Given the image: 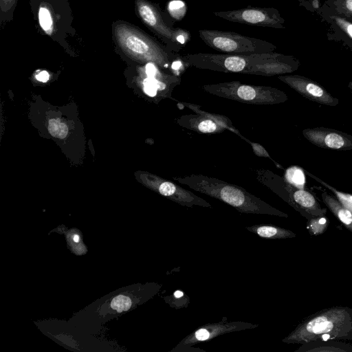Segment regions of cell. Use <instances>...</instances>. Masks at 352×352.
<instances>
[{"mask_svg": "<svg viewBox=\"0 0 352 352\" xmlns=\"http://www.w3.org/2000/svg\"><path fill=\"white\" fill-rule=\"evenodd\" d=\"M256 179L275 192L308 220L324 217L326 210L322 208L309 192L298 188L274 173L263 168L255 170Z\"/></svg>", "mask_w": 352, "mask_h": 352, "instance_id": "obj_6", "label": "cell"}, {"mask_svg": "<svg viewBox=\"0 0 352 352\" xmlns=\"http://www.w3.org/2000/svg\"><path fill=\"white\" fill-rule=\"evenodd\" d=\"M186 65L219 72L272 76L292 72L299 66L293 56L274 52L248 55L196 53L181 56Z\"/></svg>", "mask_w": 352, "mask_h": 352, "instance_id": "obj_1", "label": "cell"}, {"mask_svg": "<svg viewBox=\"0 0 352 352\" xmlns=\"http://www.w3.org/2000/svg\"><path fill=\"white\" fill-rule=\"evenodd\" d=\"M298 1H300V3H302V2H303V1H307V0H298Z\"/></svg>", "mask_w": 352, "mask_h": 352, "instance_id": "obj_31", "label": "cell"}, {"mask_svg": "<svg viewBox=\"0 0 352 352\" xmlns=\"http://www.w3.org/2000/svg\"><path fill=\"white\" fill-rule=\"evenodd\" d=\"M320 16L328 22L335 31L341 34V40L352 47V21L338 14L332 13L322 7L318 10Z\"/></svg>", "mask_w": 352, "mask_h": 352, "instance_id": "obj_16", "label": "cell"}, {"mask_svg": "<svg viewBox=\"0 0 352 352\" xmlns=\"http://www.w3.org/2000/svg\"><path fill=\"white\" fill-rule=\"evenodd\" d=\"M278 78L309 100L328 105L338 104V100L333 98L320 85L305 77L298 75H279Z\"/></svg>", "mask_w": 352, "mask_h": 352, "instance_id": "obj_14", "label": "cell"}, {"mask_svg": "<svg viewBox=\"0 0 352 352\" xmlns=\"http://www.w3.org/2000/svg\"><path fill=\"white\" fill-rule=\"evenodd\" d=\"M227 21L263 28H285V19L274 8L248 6L244 8L212 12Z\"/></svg>", "mask_w": 352, "mask_h": 352, "instance_id": "obj_10", "label": "cell"}, {"mask_svg": "<svg viewBox=\"0 0 352 352\" xmlns=\"http://www.w3.org/2000/svg\"><path fill=\"white\" fill-rule=\"evenodd\" d=\"M78 240H79V237H78V235H75V236H74V241L75 242H78Z\"/></svg>", "mask_w": 352, "mask_h": 352, "instance_id": "obj_30", "label": "cell"}, {"mask_svg": "<svg viewBox=\"0 0 352 352\" xmlns=\"http://www.w3.org/2000/svg\"><path fill=\"white\" fill-rule=\"evenodd\" d=\"M258 324H252L243 321H228L224 318L220 322L204 324L184 337L170 352H206L199 348L192 346L198 343L208 342L210 340L235 331L255 329Z\"/></svg>", "mask_w": 352, "mask_h": 352, "instance_id": "obj_8", "label": "cell"}, {"mask_svg": "<svg viewBox=\"0 0 352 352\" xmlns=\"http://www.w3.org/2000/svg\"><path fill=\"white\" fill-rule=\"evenodd\" d=\"M303 133L310 142L318 146L333 149L352 148V138H348L345 134L335 131L315 129L305 130Z\"/></svg>", "mask_w": 352, "mask_h": 352, "instance_id": "obj_15", "label": "cell"}, {"mask_svg": "<svg viewBox=\"0 0 352 352\" xmlns=\"http://www.w3.org/2000/svg\"><path fill=\"white\" fill-rule=\"evenodd\" d=\"M322 198L327 206L342 223L352 232V212L341 202L326 192L322 194Z\"/></svg>", "mask_w": 352, "mask_h": 352, "instance_id": "obj_18", "label": "cell"}, {"mask_svg": "<svg viewBox=\"0 0 352 352\" xmlns=\"http://www.w3.org/2000/svg\"><path fill=\"white\" fill-rule=\"evenodd\" d=\"M352 340V309L332 307L304 320L283 342L307 344L328 340Z\"/></svg>", "mask_w": 352, "mask_h": 352, "instance_id": "obj_3", "label": "cell"}, {"mask_svg": "<svg viewBox=\"0 0 352 352\" xmlns=\"http://www.w3.org/2000/svg\"><path fill=\"white\" fill-rule=\"evenodd\" d=\"M245 229L261 238L280 239L293 238L296 234L291 230L270 224H257L245 227Z\"/></svg>", "mask_w": 352, "mask_h": 352, "instance_id": "obj_17", "label": "cell"}, {"mask_svg": "<svg viewBox=\"0 0 352 352\" xmlns=\"http://www.w3.org/2000/svg\"><path fill=\"white\" fill-rule=\"evenodd\" d=\"M131 306V299L126 296H116L111 302V307L118 312L128 310Z\"/></svg>", "mask_w": 352, "mask_h": 352, "instance_id": "obj_24", "label": "cell"}, {"mask_svg": "<svg viewBox=\"0 0 352 352\" xmlns=\"http://www.w3.org/2000/svg\"><path fill=\"white\" fill-rule=\"evenodd\" d=\"M146 78L143 80V91L151 98L173 99L172 93L181 83V78L174 73H164L155 64L148 63L145 66Z\"/></svg>", "mask_w": 352, "mask_h": 352, "instance_id": "obj_13", "label": "cell"}, {"mask_svg": "<svg viewBox=\"0 0 352 352\" xmlns=\"http://www.w3.org/2000/svg\"><path fill=\"white\" fill-rule=\"evenodd\" d=\"M38 20L42 29L47 34H51L54 30V22L50 11L47 7H40L38 10Z\"/></svg>", "mask_w": 352, "mask_h": 352, "instance_id": "obj_21", "label": "cell"}, {"mask_svg": "<svg viewBox=\"0 0 352 352\" xmlns=\"http://www.w3.org/2000/svg\"><path fill=\"white\" fill-rule=\"evenodd\" d=\"M113 34L123 52L138 60L153 63L163 69L177 61L174 52L168 50L142 30L125 23L113 25Z\"/></svg>", "mask_w": 352, "mask_h": 352, "instance_id": "obj_4", "label": "cell"}, {"mask_svg": "<svg viewBox=\"0 0 352 352\" xmlns=\"http://www.w3.org/2000/svg\"><path fill=\"white\" fill-rule=\"evenodd\" d=\"M286 181L295 187H301L305 183L302 171L298 167H290L285 173Z\"/></svg>", "mask_w": 352, "mask_h": 352, "instance_id": "obj_22", "label": "cell"}, {"mask_svg": "<svg viewBox=\"0 0 352 352\" xmlns=\"http://www.w3.org/2000/svg\"><path fill=\"white\" fill-rule=\"evenodd\" d=\"M67 133H68V129H67V125L65 123L60 122V131H59V133L58 135V138H60V139L65 138L67 136Z\"/></svg>", "mask_w": 352, "mask_h": 352, "instance_id": "obj_29", "label": "cell"}, {"mask_svg": "<svg viewBox=\"0 0 352 352\" xmlns=\"http://www.w3.org/2000/svg\"><path fill=\"white\" fill-rule=\"evenodd\" d=\"M201 89L213 96L245 104L268 105L287 100L286 94L276 88L248 85L237 80L204 85Z\"/></svg>", "mask_w": 352, "mask_h": 352, "instance_id": "obj_5", "label": "cell"}, {"mask_svg": "<svg viewBox=\"0 0 352 352\" xmlns=\"http://www.w3.org/2000/svg\"><path fill=\"white\" fill-rule=\"evenodd\" d=\"M137 13L143 23L157 34L170 50L178 52L181 47L176 41L177 28H170L163 20L157 6L146 0H135Z\"/></svg>", "mask_w": 352, "mask_h": 352, "instance_id": "obj_11", "label": "cell"}, {"mask_svg": "<svg viewBox=\"0 0 352 352\" xmlns=\"http://www.w3.org/2000/svg\"><path fill=\"white\" fill-rule=\"evenodd\" d=\"M16 0H0L1 10L2 12L10 11L14 6Z\"/></svg>", "mask_w": 352, "mask_h": 352, "instance_id": "obj_27", "label": "cell"}, {"mask_svg": "<svg viewBox=\"0 0 352 352\" xmlns=\"http://www.w3.org/2000/svg\"><path fill=\"white\" fill-rule=\"evenodd\" d=\"M36 79L43 82H45L49 80L50 75L47 72L42 71L36 76Z\"/></svg>", "mask_w": 352, "mask_h": 352, "instance_id": "obj_28", "label": "cell"}, {"mask_svg": "<svg viewBox=\"0 0 352 352\" xmlns=\"http://www.w3.org/2000/svg\"><path fill=\"white\" fill-rule=\"evenodd\" d=\"M201 39L210 47L226 54L248 55L274 52L276 47L263 39L214 30H199Z\"/></svg>", "mask_w": 352, "mask_h": 352, "instance_id": "obj_7", "label": "cell"}, {"mask_svg": "<svg viewBox=\"0 0 352 352\" xmlns=\"http://www.w3.org/2000/svg\"><path fill=\"white\" fill-rule=\"evenodd\" d=\"M336 195L340 202L352 212V196L336 192Z\"/></svg>", "mask_w": 352, "mask_h": 352, "instance_id": "obj_26", "label": "cell"}, {"mask_svg": "<svg viewBox=\"0 0 352 352\" xmlns=\"http://www.w3.org/2000/svg\"><path fill=\"white\" fill-rule=\"evenodd\" d=\"M60 128V122L58 120L51 119L49 120L48 131L53 137L58 138Z\"/></svg>", "mask_w": 352, "mask_h": 352, "instance_id": "obj_25", "label": "cell"}, {"mask_svg": "<svg viewBox=\"0 0 352 352\" xmlns=\"http://www.w3.org/2000/svg\"><path fill=\"white\" fill-rule=\"evenodd\" d=\"M322 8L352 21V0H326Z\"/></svg>", "mask_w": 352, "mask_h": 352, "instance_id": "obj_19", "label": "cell"}, {"mask_svg": "<svg viewBox=\"0 0 352 352\" xmlns=\"http://www.w3.org/2000/svg\"><path fill=\"white\" fill-rule=\"evenodd\" d=\"M327 219L324 217H316L309 220L307 228L312 234L322 233L327 226Z\"/></svg>", "mask_w": 352, "mask_h": 352, "instance_id": "obj_23", "label": "cell"}, {"mask_svg": "<svg viewBox=\"0 0 352 352\" xmlns=\"http://www.w3.org/2000/svg\"><path fill=\"white\" fill-rule=\"evenodd\" d=\"M351 88H352V82L350 83V85H349Z\"/></svg>", "mask_w": 352, "mask_h": 352, "instance_id": "obj_32", "label": "cell"}, {"mask_svg": "<svg viewBox=\"0 0 352 352\" xmlns=\"http://www.w3.org/2000/svg\"><path fill=\"white\" fill-rule=\"evenodd\" d=\"M173 179L192 190L219 199L234 208L240 213L288 217L286 213L272 207L241 186L218 178L191 174L174 177Z\"/></svg>", "mask_w": 352, "mask_h": 352, "instance_id": "obj_2", "label": "cell"}, {"mask_svg": "<svg viewBox=\"0 0 352 352\" xmlns=\"http://www.w3.org/2000/svg\"><path fill=\"white\" fill-rule=\"evenodd\" d=\"M166 302L171 307L182 309L187 307L190 303V298L182 290L175 291L166 297Z\"/></svg>", "mask_w": 352, "mask_h": 352, "instance_id": "obj_20", "label": "cell"}, {"mask_svg": "<svg viewBox=\"0 0 352 352\" xmlns=\"http://www.w3.org/2000/svg\"><path fill=\"white\" fill-rule=\"evenodd\" d=\"M144 180L159 194L181 206L188 208H212V205L203 198L174 182L153 175H146Z\"/></svg>", "mask_w": 352, "mask_h": 352, "instance_id": "obj_12", "label": "cell"}, {"mask_svg": "<svg viewBox=\"0 0 352 352\" xmlns=\"http://www.w3.org/2000/svg\"><path fill=\"white\" fill-rule=\"evenodd\" d=\"M179 103L186 106L196 113L186 114L177 118L176 122L179 126L199 133L207 134L219 133L228 129L240 135L229 118L206 112L196 104L187 102Z\"/></svg>", "mask_w": 352, "mask_h": 352, "instance_id": "obj_9", "label": "cell"}]
</instances>
